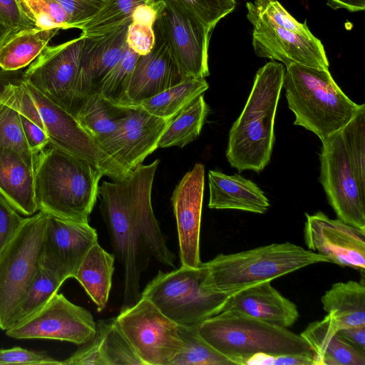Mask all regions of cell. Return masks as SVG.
<instances>
[{
  "instance_id": "d6986e66",
  "label": "cell",
  "mask_w": 365,
  "mask_h": 365,
  "mask_svg": "<svg viewBox=\"0 0 365 365\" xmlns=\"http://www.w3.org/2000/svg\"><path fill=\"white\" fill-rule=\"evenodd\" d=\"M173 118H159L139 107H130L127 117L101 147L130 172L158 148L159 140Z\"/></svg>"
},
{
  "instance_id": "5b68a950",
  "label": "cell",
  "mask_w": 365,
  "mask_h": 365,
  "mask_svg": "<svg viewBox=\"0 0 365 365\" xmlns=\"http://www.w3.org/2000/svg\"><path fill=\"white\" fill-rule=\"evenodd\" d=\"M329 262L321 255L291 243H272L232 253L219 254L204 262L203 287L231 296L253 286L288 274L307 266Z\"/></svg>"
},
{
  "instance_id": "681fc988",
  "label": "cell",
  "mask_w": 365,
  "mask_h": 365,
  "mask_svg": "<svg viewBox=\"0 0 365 365\" xmlns=\"http://www.w3.org/2000/svg\"><path fill=\"white\" fill-rule=\"evenodd\" d=\"M155 1L152 4L142 3L138 5L132 12V22L153 27L157 18Z\"/></svg>"
},
{
  "instance_id": "f35d334b",
  "label": "cell",
  "mask_w": 365,
  "mask_h": 365,
  "mask_svg": "<svg viewBox=\"0 0 365 365\" xmlns=\"http://www.w3.org/2000/svg\"><path fill=\"white\" fill-rule=\"evenodd\" d=\"M36 28L71 29L68 14L57 0H17Z\"/></svg>"
},
{
  "instance_id": "7dc6e473",
  "label": "cell",
  "mask_w": 365,
  "mask_h": 365,
  "mask_svg": "<svg viewBox=\"0 0 365 365\" xmlns=\"http://www.w3.org/2000/svg\"><path fill=\"white\" fill-rule=\"evenodd\" d=\"M314 365V356L305 354L258 355L250 359L246 365Z\"/></svg>"
},
{
  "instance_id": "4fadbf2b",
  "label": "cell",
  "mask_w": 365,
  "mask_h": 365,
  "mask_svg": "<svg viewBox=\"0 0 365 365\" xmlns=\"http://www.w3.org/2000/svg\"><path fill=\"white\" fill-rule=\"evenodd\" d=\"M96 331V322L88 310L56 293L38 311L6 329V334L18 339H55L80 346L92 339Z\"/></svg>"
},
{
  "instance_id": "277c9868",
  "label": "cell",
  "mask_w": 365,
  "mask_h": 365,
  "mask_svg": "<svg viewBox=\"0 0 365 365\" xmlns=\"http://www.w3.org/2000/svg\"><path fill=\"white\" fill-rule=\"evenodd\" d=\"M282 88L294 125L312 131L323 141L340 131L363 108L339 87L329 69L292 63L286 66Z\"/></svg>"
},
{
  "instance_id": "2e32d148",
  "label": "cell",
  "mask_w": 365,
  "mask_h": 365,
  "mask_svg": "<svg viewBox=\"0 0 365 365\" xmlns=\"http://www.w3.org/2000/svg\"><path fill=\"white\" fill-rule=\"evenodd\" d=\"M97 243L96 230L88 222L46 215L41 266L63 283L74 277L83 259Z\"/></svg>"
},
{
  "instance_id": "ba28073f",
  "label": "cell",
  "mask_w": 365,
  "mask_h": 365,
  "mask_svg": "<svg viewBox=\"0 0 365 365\" xmlns=\"http://www.w3.org/2000/svg\"><path fill=\"white\" fill-rule=\"evenodd\" d=\"M46 215L38 211L24 217L0 253V329L18 320L25 293L41 268Z\"/></svg>"
},
{
  "instance_id": "d590c367",
  "label": "cell",
  "mask_w": 365,
  "mask_h": 365,
  "mask_svg": "<svg viewBox=\"0 0 365 365\" xmlns=\"http://www.w3.org/2000/svg\"><path fill=\"white\" fill-rule=\"evenodd\" d=\"M139 56L125 45L120 60L102 83L100 93L104 98L115 105L130 107L128 91Z\"/></svg>"
},
{
  "instance_id": "7402d4cb",
  "label": "cell",
  "mask_w": 365,
  "mask_h": 365,
  "mask_svg": "<svg viewBox=\"0 0 365 365\" xmlns=\"http://www.w3.org/2000/svg\"><path fill=\"white\" fill-rule=\"evenodd\" d=\"M223 310H234L264 322L289 328L299 318L295 304L282 295L269 281L242 289L229 297ZM222 310V311H223Z\"/></svg>"
},
{
  "instance_id": "8fae6325",
  "label": "cell",
  "mask_w": 365,
  "mask_h": 365,
  "mask_svg": "<svg viewBox=\"0 0 365 365\" xmlns=\"http://www.w3.org/2000/svg\"><path fill=\"white\" fill-rule=\"evenodd\" d=\"M319 182L337 218L365 230V192L355 177L341 131L322 141Z\"/></svg>"
},
{
  "instance_id": "8d00e7d4",
  "label": "cell",
  "mask_w": 365,
  "mask_h": 365,
  "mask_svg": "<svg viewBox=\"0 0 365 365\" xmlns=\"http://www.w3.org/2000/svg\"><path fill=\"white\" fill-rule=\"evenodd\" d=\"M340 131L355 177L365 192V107Z\"/></svg>"
},
{
  "instance_id": "ffe728a7",
  "label": "cell",
  "mask_w": 365,
  "mask_h": 365,
  "mask_svg": "<svg viewBox=\"0 0 365 365\" xmlns=\"http://www.w3.org/2000/svg\"><path fill=\"white\" fill-rule=\"evenodd\" d=\"M205 184V167L196 163L176 185L171 202L176 219L181 266L197 267Z\"/></svg>"
},
{
  "instance_id": "e0dca14e",
  "label": "cell",
  "mask_w": 365,
  "mask_h": 365,
  "mask_svg": "<svg viewBox=\"0 0 365 365\" xmlns=\"http://www.w3.org/2000/svg\"><path fill=\"white\" fill-rule=\"evenodd\" d=\"M305 216L304 238L309 250L329 262L364 272L365 230L331 219L322 211Z\"/></svg>"
},
{
  "instance_id": "30bf717a",
  "label": "cell",
  "mask_w": 365,
  "mask_h": 365,
  "mask_svg": "<svg viewBox=\"0 0 365 365\" xmlns=\"http://www.w3.org/2000/svg\"><path fill=\"white\" fill-rule=\"evenodd\" d=\"M29 86L51 145L87 160L113 180L122 179L130 173L102 149L72 114L29 82Z\"/></svg>"
},
{
  "instance_id": "e575fe53",
  "label": "cell",
  "mask_w": 365,
  "mask_h": 365,
  "mask_svg": "<svg viewBox=\"0 0 365 365\" xmlns=\"http://www.w3.org/2000/svg\"><path fill=\"white\" fill-rule=\"evenodd\" d=\"M145 3L143 0H108L106 4L81 28V36L88 38L102 35L132 20L134 9Z\"/></svg>"
},
{
  "instance_id": "1f68e13d",
  "label": "cell",
  "mask_w": 365,
  "mask_h": 365,
  "mask_svg": "<svg viewBox=\"0 0 365 365\" xmlns=\"http://www.w3.org/2000/svg\"><path fill=\"white\" fill-rule=\"evenodd\" d=\"M0 103L14 109L44 129L23 68L0 69Z\"/></svg>"
},
{
  "instance_id": "7a4b0ae2",
  "label": "cell",
  "mask_w": 365,
  "mask_h": 365,
  "mask_svg": "<svg viewBox=\"0 0 365 365\" xmlns=\"http://www.w3.org/2000/svg\"><path fill=\"white\" fill-rule=\"evenodd\" d=\"M102 176V172L87 160L51 145L46 147L37 155L34 169L38 211L64 220L88 222Z\"/></svg>"
},
{
  "instance_id": "3957f363",
  "label": "cell",
  "mask_w": 365,
  "mask_h": 365,
  "mask_svg": "<svg viewBox=\"0 0 365 365\" xmlns=\"http://www.w3.org/2000/svg\"><path fill=\"white\" fill-rule=\"evenodd\" d=\"M284 72V65L276 61L266 63L257 71L245 107L230 130L226 157L240 173H259L270 161Z\"/></svg>"
},
{
  "instance_id": "f6af8a7d",
  "label": "cell",
  "mask_w": 365,
  "mask_h": 365,
  "mask_svg": "<svg viewBox=\"0 0 365 365\" xmlns=\"http://www.w3.org/2000/svg\"><path fill=\"white\" fill-rule=\"evenodd\" d=\"M155 42L153 27L146 25L130 24L126 36V44L140 56L148 53Z\"/></svg>"
},
{
  "instance_id": "74e56055",
  "label": "cell",
  "mask_w": 365,
  "mask_h": 365,
  "mask_svg": "<svg viewBox=\"0 0 365 365\" xmlns=\"http://www.w3.org/2000/svg\"><path fill=\"white\" fill-rule=\"evenodd\" d=\"M62 284L56 276L41 266L21 301L17 322L41 309L58 292Z\"/></svg>"
},
{
  "instance_id": "db71d44e",
  "label": "cell",
  "mask_w": 365,
  "mask_h": 365,
  "mask_svg": "<svg viewBox=\"0 0 365 365\" xmlns=\"http://www.w3.org/2000/svg\"><path fill=\"white\" fill-rule=\"evenodd\" d=\"M145 3H154L156 0H143Z\"/></svg>"
},
{
  "instance_id": "816d5d0a",
  "label": "cell",
  "mask_w": 365,
  "mask_h": 365,
  "mask_svg": "<svg viewBox=\"0 0 365 365\" xmlns=\"http://www.w3.org/2000/svg\"><path fill=\"white\" fill-rule=\"evenodd\" d=\"M327 4L335 10L344 9L355 12L365 9V0H327Z\"/></svg>"
},
{
  "instance_id": "60d3db41",
  "label": "cell",
  "mask_w": 365,
  "mask_h": 365,
  "mask_svg": "<svg viewBox=\"0 0 365 365\" xmlns=\"http://www.w3.org/2000/svg\"><path fill=\"white\" fill-rule=\"evenodd\" d=\"M209 30L235 8L236 0H170Z\"/></svg>"
},
{
  "instance_id": "83f0119b",
  "label": "cell",
  "mask_w": 365,
  "mask_h": 365,
  "mask_svg": "<svg viewBox=\"0 0 365 365\" xmlns=\"http://www.w3.org/2000/svg\"><path fill=\"white\" fill-rule=\"evenodd\" d=\"M59 29H19L0 45V68L19 70L30 65L48 46Z\"/></svg>"
},
{
  "instance_id": "c3c4849f",
  "label": "cell",
  "mask_w": 365,
  "mask_h": 365,
  "mask_svg": "<svg viewBox=\"0 0 365 365\" xmlns=\"http://www.w3.org/2000/svg\"><path fill=\"white\" fill-rule=\"evenodd\" d=\"M21 124L28 145L35 155L49 145L46 130L26 117L21 115Z\"/></svg>"
},
{
  "instance_id": "484cf974",
  "label": "cell",
  "mask_w": 365,
  "mask_h": 365,
  "mask_svg": "<svg viewBox=\"0 0 365 365\" xmlns=\"http://www.w3.org/2000/svg\"><path fill=\"white\" fill-rule=\"evenodd\" d=\"M321 302L339 329L365 325L364 281L336 282L321 297Z\"/></svg>"
},
{
  "instance_id": "ac0fdd59",
  "label": "cell",
  "mask_w": 365,
  "mask_h": 365,
  "mask_svg": "<svg viewBox=\"0 0 365 365\" xmlns=\"http://www.w3.org/2000/svg\"><path fill=\"white\" fill-rule=\"evenodd\" d=\"M131 21L102 35L85 38L73 88L71 114L74 117L86 98L100 93L103 81L123 53Z\"/></svg>"
},
{
  "instance_id": "9c48e42d",
  "label": "cell",
  "mask_w": 365,
  "mask_h": 365,
  "mask_svg": "<svg viewBox=\"0 0 365 365\" xmlns=\"http://www.w3.org/2000/svg\"><path fill=\"white\" fill-rule=\"evenodd\" d=\"M115 319L145 365H170L182 349L178 324L146 298L120 311Z\"/></svg>"
},
{
  "instance_id": "836d02e7",
  "label": "cell",
  "mask_w": 365,
  "mask_h": 365,
  "mask_svg": "<svg viewBox=\"0 0 365 365\" xmlns=\"http://www.w3.org/2000/svg\"><path fill=\"white\" fill-rule=\"evenodd\" d=\"M96 330L101 336L105 365H145L118 327L115 317L99 319Z\"/></svg>"
},
{
  "instance_id": "6da1fadb",
  "label": "cell",
  "mask_w": 365,
  "mask_h": 365,
  "mask_svg": "<svg viewBox=\"0 0 365 365\" xmlns=\"http://www.w3.org/2000/svg\"><path fill=\"white\" fill-rule=\"evenodd\" d=\"M160 160L140 164L125 178L103 181L98 188L100 210L115 255L124 272L121 310L140 299L141 275L152 257L175 267V255L169 249L153 210L151 192Z\"/></svg>"
},
{
  "instance_id": "ab89813d",
  "label": "cell",
  "mask_w": 365,
  "mask_h": 365,
  "mask_svg": "<svg viewBox=\"0 0 365 365\" xmlns=\"http://www.w3.org/2000/svg\"><path fill=\"white\" fill-rule=\"evenodd\" d=\"M0 147L15 150L35 165L37 155L33 153L26 142L21 114L2 103H0Z\"/></svg>"
},
{
  "instance_id": "d4e9b609",
  "label": "cell",
  "mask_w": 365,
  "mask_h": 365,
  "mask_svg": "<svg viewBox=\"0 0 365 365\" xmlns=\"http://www.w3.org/2000/svg\"><path fill=\"white\" fill-rule=\"evenodd\" d=\"M327 314L309 324L300 335L314 354V365H365V354L347 343Z\"/></svg>"
},
{
  "instance_id": "603a6c76",
  "label": "cell",
  "mask_w": 365,
  "mask_h": 365,
  "mask_svg": "<svg viewBox=\"0 0 365 365\" xmlns=\"http://www.w3.org/2000/svg\"><path fill=\"white\" fill-rule=\"evenodd\" d=\"M208 182L210 209L264 214L270 207L268 198L257 184L239 174L229 175L219 170H210Z\"/></svg>"
},
{
  "instance_id": "d6a6232c",
  "label": "cell",
  "mask_w": 365,
  "mask_h": 365,
  "mask_svg": "<svg viewBox=\"0 0 365 365\" xmlns=\"http://www.w3.org/2000/svg\"><path fill=\"white\" fill-rule=\"evenodd\" d=\"M198 326L178 325L183 346L170 365H234L200 336Z\"/></svg>"
},
{
  "instance_id": "44dd1931",
  "label": "cell",
  "mask_w": 365,
  "mask_h": 365,
  "mask_svg": "<svg viewBox=\"0 0 365 365\" xmlns=\"http://www.w3.org/2000/svg\"><path fill=\"white\" fill-rule=\"evenodd\" d=\"M155 42L151 51L139 56L135 65L128 97L130 107L187 79L180 71L165 38L154 29Z\"/></svg>"
},
{
  "instance_id": "7bdbcfd3",
  "label": "cell",
  "mask_w": 365,
  "mask_h": 365,
  "mask_svg": "<svg viewBox=\"0 0 365 365\" xmlns=\"http://www.w3.org/2000/svg\"><path fill=\"white\" fill-rule=\"evenodd\" d=\"M66 11L71 29L80 28L108 0H57Z\"/></svg>"
},
{
  "instance_id": "cb8c5ba5",
  "label": "cell",
  "mask_w": 365,
  "mask_h": 365,
  "mask_svg": "<svg viewBox=\"0 0 365 365\" xmlns=\"http://www.w3.org/2000/svg\"><path fill=\"white\" fill-rule=\"evenodd\" d=\"M35 165L14 150L0 147V194L21 215L38 211L34 192Z\"/></svg>"
},
{
  "instance_id": "f1b7e54d",
  "label": "cell",
  "mask_w": 365,
  "mask_h": 365,
  "mask_svg": "<svg viewBox=\"0 0 365 365\" xmlns=\"http://www.w3.org/2000/svg\"><path fill=\"white\" fill-rule=\"evenodd\" d=\"M129 111L130 107L115 105L97 93L83 101L75 118L101 146L117 130Z\"/></svg>"
},
{
  "instance_id": "b9f144b4",
  "label": "cell",
  "mask_w": 365,
  "mask_h": 365,
  "mask_svg": "<svg viewBox=\"0 0 365 365\" xmlns=\"http://www.w3.org/2000/svg\"><path fill=\"white\" fill-rule=\"evenodd\" d=\"M61 365V361L49 356L45 351L29 350L19 346L0 349V365Z\"/></svg>"
},
{
  "instance_id": "ee69618b",
  "label": "cell",
  "mask_w": 365,
  "mask_h": 365,
  "mask_svg": "<svg viewBox=\"0 0 365 365\" xmlns=\"http://www.w3.org/2000/svg\"><path fill=\"white\" fill-rule=\"evenodd\" d=\"M24 219L0 194V253L15 235Z\"/></svg>"
},
{
  "instance_id": "8992f818",
  "label": "cell",
  "mask_w": 365,
  "mask_h": 365,
  "mask_svg": "<svg viewBox=\"0 0 365 365\" xmlns=\"http://www.w3.org/2000/svg\"><path fill=\"white\" fill-rule=\"evenodd\" d=\"M200 336L235 364L258 355L305 354L314 351L300 335L234 310H223L198 326Z\"/></svg>"
},
{
  "instance_id": "f546056e",
  "label": "cell",
  "mask_w": 365,
  "mask_h": 365,
  "mask_svg": "<svg viewBox=\"0 0 365 365\" xmlns=\"http://www.w3.org/2000/svg\"><path fill=\"white\" fill-rule=\"evenodd\" d=\"M208 88L205 78H187L135 106L159 118H173Z\"/></svg>"
},
{
  "instance_id": "f5cc1de1",
  "label": "cell",
  "mask_w": 365,
  "mask_h": 365,
  "mask_svg": "<svg viewBox=\"0 0 365 365\" xmlns=\"http://www.w3.org/2000/svg\"><path fill=\"white\" fill-rule=\"evenodd\" d=\"M16 31L17 29L10 27L0 19V45L9 35Z\"/></svg>"
},
{
  "instance_id": "7c38bea8",
  "label": "cell",
  "mask_w": 365,
  "mask_h": 365,
  "mask_svg": "<svg viewBox=\"0 0 365 365\" xmlns=\"http://www.w3.org/2000/svg\"><path fill=\"white\" fill-rule=\"evenodd\" d=\"M157 18L153 29L168 43L187 78L210 75L208 48L212 31L197 22L170 0H156Z\"/></svg>"
},
{
  "instance_id": "f907efd6",
  "label": "cell",
  "mask_w": 365,
  "mask_h": 365,
  "mask_svg": "<svg viewBox=\"0 0 365 365\" xmlns=\"http://www.w3.org/2000/svg\"><path fill=\"white\" fill-rule=\"evenodd\" d=\"M338 333L347 343L365 354V325L339 329Z\"/></svg>"
},
{
  "instance_id": "bcb514c9",
  "label": "cell",
  "mask_w": 365,
  "mask_h": 365,
  "mask_svg": "<svg viewBox=\"0 0 365 365\" xmlns=\"http://www.w3.org/2000/svg\"><path fill=\"white\" fill-rule=\"evenodd\" d=\"M0 19L14 29L35 28L26 16L17 0H0Z\"/></svg>"
},
{
  "instance_id": "9a60e30c",
  "label": "cell",
  "mask_w": 365,
  "mask_h": 365,
  "mask_svg": "<svg viewBox=\"0 0 365 365\" xmlns=\"http://www.w3.org/2000/svg\"><path fill=\"white\" fill-rule=\"evenodd\" d=\"M253 27L252 46L257 56L282 62L328 69L329 61L321 41L309 27L276 26L247 17Z\"/></svg>"
},
{
  "instance_id": "52a82bcc",
  "label": "cell",
  "mask_w": 365,
  "mask_h": 365,
  "mask_svg": "<svg viewBox=\"0 0 365 365\" xmlns=\"http://www.w3.org/2000/svg\"><path fill=\"white\" fill-rule=\"evenodd\" d=\"M205 268L181 266L159 271L141 292L140 297L152 302L178 325H199L221 312L230 296L206 290L203 286Z\"/></svg>"
},
{
  "instance_id": "4dcf8cb0",
  "label": "cell",
  "mask_w": 365,
  "mask_h": 365,
  "mask_svg": "<svg viewBox=\"0 0 365 365\" xmlns=\"http://www.w3.org/2000/svg\"><path fill=\"white\" fill-rule=\"evenodd\" d=\"M203 94L177 114L162 134L158 147L182 148L196 139L209 113Z\"/></svg>"
},
{
  "instance_id": "4316f807",
  "label": "cell",
  "mask_w": 365,
  "mask_h": 365,
  "mask_svg": "<svg viewBox=\"0 0 365 365\" xmlns=\"http://www.w3.org/2000/svg\"><path fill=\"white\" fill-rule=\"evenodd\" d=\"M114 262V255L97 243L88 250L73 277L95 303L98 312L102 311L108 301Z\"/></svg>"
},
{
  "instance_id": "5bb4252c",
  "label": "cell",
  "mask_w": 365,
  "mask_h": 365,
  "mask_svg": "<svg viewBox=\"0 0 365 365\" xmlns=\"http://www.w3.org/2000/svg\"><path fill=\"white\" fill-rule=\"evenodd\" d=\"M85 37L47 46L26 69L29 82L44 96L71 114L73 88Z\"/></svg>"
}]
</instances>
